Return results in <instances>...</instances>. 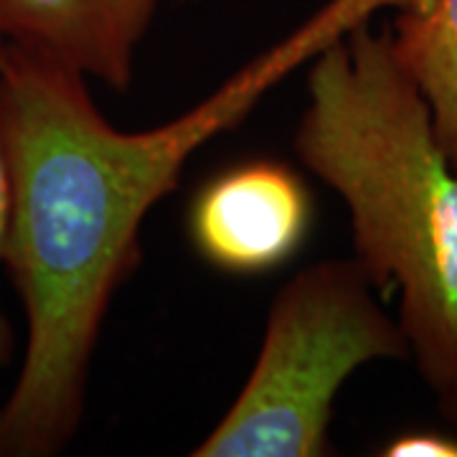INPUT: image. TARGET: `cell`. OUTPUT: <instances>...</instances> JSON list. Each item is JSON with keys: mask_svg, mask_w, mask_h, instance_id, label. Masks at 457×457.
Returning a JSON list of instances; mask_svg holds the SVG:
<instances>
[{"mask_svg": "<svg viewBox=\"0 0 457 457\" xmlns=\"http://www.w3.org/2000/svg\"><path fill=\"white\" fill-rule=\"evenodd\" d=\"M407 3L328 0L196 107L132 132L110 125L82 71L0 38V140L11 173L3 267L26 315L23 361L0 404V457H54L74 440L107 311L140 264V228L194 153L326 46Z\"/></svg>", "mask_w": 457, "mask_h": 457, "instance_id": "6da1fadb", "label": "cell"}, {"mask_svg": "<svg viewBox=\"0 0 457 457\" xmlns=\"http://www.w3.org/2000/svg\"><path fill=\"white\" fill-rule=\"evenodd\" d=\"M295 153L343 198L353 260L399 295L409 353L457 425V168L389 31L363 23L312 59Z\"/></svg>", "mask_w": 457, "mask_h": 457, "instance_id": "7a4b0ae2", "label": "cell"}, {"mask_svg": "<svg viewBox=\"0 0 457 457\" xmlns=\"http://www.w3.org/2000/svg\"><path fill=\"white\" fill-rule=\"evenodd\" d=\"M399 320L356 260L300 270L272 300L260 356L196 457H323L336 396L371 361H407Z\"/></svg>", "mask_w": 457, "mask_h": 457, "instance_id": "3957f363", "label": "cell"}, {"mask_svg": "<svg viewBox=\"0 0 457 457\" xmlns=\"http://www.w3.org/2000/svg\"><path fill=\"white\" fill-rule=\"evenodd\" d=\"M311 227V191L279 161H246L219 173L188 213L196 252L228 275H264L287 264Z\"/></svg>", "mask_w": 457, "mask_h": 457, "instance_id": "277c9868", "label": "cell"}, {"mask_svg": "<svg viewBox=\"0 0 457 457\" xmlns=\"http://www.w3.org/2000/svg\"><path fill=\"white\" fill-rule=\"evenodd\" d=\"M163 0H0L3 36L128 92Z\"/></svg>", "mask_w": 457, "mask_h": 457, "instance_id": "5b68a950", "label": "cell"}, {"mask_svg": "<svg viewBox=\"0 0 457 457\" xmlns=\"http://www.w3.org/2000/svg\"><path fill=\"white\" fill-rule=\"evenodd\" d=\"M396 62L420 87L435 132L457 168V0H411L389 29Z\"/></svg>", "mask_w": 457, "mask_h": 457, "instance_id": "8992f818", "label": "cell"}, {"mask_svg": "<svg viewBox=\"0 0 457 457\" xmlns=\"http://www.w3.org/2000/svg\"><path fill=\"white\" fill-rule=\"evenodd\" d=\"M8 224H11V173H8L3 140H0V264H3V252H5V239H8ZM13 351H16V333L0 308V371L11 363Z\"/></svg>", "mask_w": 457, "mask_h": 457, "instance_id": "52a82bcc", "label": "cell"}, {"mask_svg": "<svg viewBox=\"0 0 457 457\" xmlns=\"http://www.w3.org/2000/svg\"><path fill=\"white\" fill-rule=\"evenodd\" d=\"M384 457H457V440L435 432H409L384 447Z\"/></svg>", "mask_w": 457, "mask_h": 457, "instance_id": "ba28073f", "label": "cell"}, {"mask_svg": "<svg viewBox=\"0 0 457 457\" xmlns=\"http://www.w3.org/2000/svg\"><path fill=\"white\" fill-rule=\"evenodd\" d=\"M0 36H3V26H0Z\"/></svg>", "mask_w": 457, "mask_h": 457, "instance_id": "9c48e42d", "label": "cell"}]
</instances>
